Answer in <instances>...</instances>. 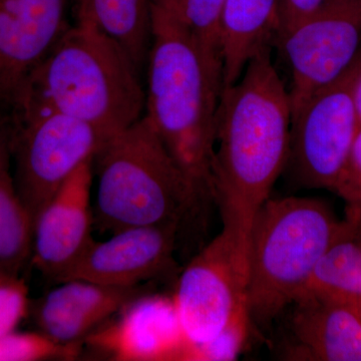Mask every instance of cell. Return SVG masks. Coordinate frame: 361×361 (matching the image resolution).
Segmentation results:
<instances>
[{"instance_id": "obj_1", "label": "cell", "mask_w": 361, "mask_h": 361, "mask_svg": "<svg viewBox=\"0 0 361 361\" xmlns=\"http://www.w3.org/2000/svg\"><path fill=\"white\" fill-rule=\"evenodd\" d=\"M271 49L223 87L217 111L213 200L246 263L252 223L287 166L290 145V97Z\"/></svg>"}, {"instance_id": "obj_2", "label": "cell", "mask_w": 361, "mask_h": 361, "mask_svg": "<svg viewBox=\"0 0 361 361\" xmlns=\"http://www.w3.org/2000/svg\"><path fill=\"white\" fill-rule=\"evenodd\" d=\"M145 118L201 200H213L223 63L183 25L167 0H152Z\"/></svg>"}, {"instance_id": "obj_3", "label": "cell", "mask_w": 361, "mask_h": 361, "mask_svg": "<svg viewBox=\"0 0 361 361\" xmlns=\"http://www.w3.org/2000/svg\"><path fill=\"white\" fill-rule=\"evenodd\" d=\"M141 71L115 40L92 26H68L33 73L18 113L47 106L109 137L145 115Z\"/></svg>"}, {"instance_id": "obj_4", "label": "cell", "mask_w": 361, "mask_h": 361, "mask_svg": "<svg viewBox=\"0 0 361 361\" xmlns=\"http://www.w3.org/2000/svg\"><path fill=\"white\" fill-rule=\"evenodd\" d=\"M361 228L357 216L339 221L324 202L269 198L249 236L247 302L251 329L264 330L302 294L318 261L337 239Z\"/></svg>"}, {"instance_id": "obj_5", "label": "cell", "mask_w": 361, "mask_h": 361, "mask_svg": "<svg viewBox=\"0 0 361 361\" xmlns=\"http://www.w3.org/2000/svg\"><path fill=\"white\" fill-rule=\"evenodd\" d=\"M94 211L104 230L178 224L200 203L148 120L111 137L94 159Z\"/></svg>"}, {"instance_id": "obj_6", "label": "cell", "mask_w": 361, "mask_h": 361, "mask_svg": "<svg viewBox=\"0 0 361 361\" xmlns=\"http://www.w3.org/2000/svg\"><path fill=\"white\" fill-rule=\"evenodd\" d=\"M186 360L194 350L200 360H231L249 330L247 263L231 235L222 230L189 263L173 297Z\"/></svg>"}, {"instance_id": "obj_7", "label": "cell", "mask_w": 361, "mask_h": 361, "mask_svg": "<svg viewBox=\"0 0 361 361\" xmlns=\"http://www.w3.org/2000/svg\"><path fill=\"white\" fill-rule=\"evenodd\" d=\"M11 123L14 182L35 223L59 188L78 169L94 160L111 137L47 106L23 111Z\"/></svg>"}, {"instance_id": "obj_8", "label": "cell", "mask_w": 361, "mask_h": 361, "mask_svg": "<svg viewBox=\"0 0 361 361\" xmlns=\"http://www.w3.org/2000/svg\"><path fill=\"white\" fill-rule=\"evenodd\" d=\"M357 56L348 70L317 90L292 115L290 165L299 184L334 191L361 123L355 90Z\"/></svg>"}, {"instance_id": "obj_9", "label": "cell", "mask_w": 361, "mask_h": 361, "mask_svg": "<svg viewBox=\"0 0 361 361\" xmlns=\"http://www.w3.org/2000/svg\"><path fill=\"white\" fill-rule=\"evenodd\" d=\"M291 73L292 115L344 73L361 49V0H324L278 39Z\"/></svg>"}, {"instance_id": "obj_10", "label": "cell", "mask_w": 361, "mask_h": 361, "mask_svg": "<svg viewBox=\"0 0 361 361\" xmlns=\"http://www.w3.org/2000/svg\"><path fill=\"white\" fill-rule=\"evenodd\" d=\"M68 0H0V113L13 120L28 82L68 28Z\"/></svg>"}, {"instance_id": "obj_11", "label": "cell", "mask_w": 361, "mask_h": 361, "mask_svg": "<svg viewBox=\"0 0 361 361\" xmlns=\"http://www.w3.org/2000/svg\"><path fill=\"white\" fill-rule=\"evenodd\" d=\"M178 224L140 226L92 240L84 253L56 280H85L106 286L135 288L174 264Z\"/></svg>"}, {"instance_id": "obj_12", "label": "cell", "mask_w": 361, "mask_h": 361, "mask_svg": "<svg viewBox=\"0 0 361 361\" xmlns=\"http://www.w3.org/2000/svg\"><path fill=\"white\" fill-rule=\"evenodd\" d=\"M94 160L84 164L42 208L33 223L32 261L54 281L92 243Z\"/></svg>"}, {"instance_id": "obj_13", "label": "cell", "mask_w": 361, "mask_h": 361, "mask_svg": "<svg viewBox=\"0 0 361 361\" xmlns=\"http://www.w3.org/2000/svg\"><path fill=\"white\" fill-rule=\"evenodd\" d=\"M90 341L121 361L184 360L187 348L173 299L161 296H137Z\"/></svg>"}, {"instance_id": "obj_14", "label": "cell", "mask_w": 361, "mask_h": 361, "mask_svg": "<svg viewBox=\"0 0 361 361\" xmlns=\"http://www.w3.org/2000/svg\"><path fill=\"white\" fill-rule=\"evenodd\" d=\"M290 307L288 360L361 361V318L350 306L305 292Z\"/></svg>"}, {"instance_id": "obj_15", "label": "cell", "mask_w": 361, "mask_h": 361, "mask_svg": "<svg viewBox=\"0 0 361 361\" xmlns=\"http://www.w3.org/2000/svg\"><path fill=\"white\" fill-rule=\"evenodd\" d=\"M37 307L42 332L63 345L73 346L139 296L135 288L106 286L85 280L58 283Z\"/></svg>"}, {"instance_id": "obj_16", "label": "cell", "mask_w": 361, "mask_h": 361, "mask_svg": "<svg viewBox=\"0 0 361 361\" xmlns=\"http://www.w3.org/2000/svg\"><path fill=\"white\" fill-rule=\"evenodd\" d=\"M279 0H227L222 21L223 87L276 39Z\"/></svg>"}, {"instance_id": "obj_17", "label": "cell", "mask_w": 361, "mask_h": 361, "mask_svg": "<svg viewBox=\"0 0 361 361\" xmlns=\"http://www.w3.org/2000/svg\"><path fill=\"white\" fill-rule=\"evenodd\" d=\"M13 130L0 121V268L14 276L32 256L33 222L14 182Z\"/></svg>"}, {"instance_id": "obj_18", "label": "cell", "mask_w": 361, "mask_h": 361, "mask_svg": "<svg viewBox=\"0 0 361 361\" xmlns=\"http://www.w3.org/2000/svg\"><path fill=\"white\" fill-rule=\"evenodd\" d=\"M78 23L115 40L142 73L152 44V0H80Z\"/></svg>"}, {"instance_id": "obj_19", "label": "cell", "mask_w": 361, "mask_h": 361, "mask_svg": "<svg viewBox=\"0 0 361 361\" xmlns=\"http://www.w3.org/2000/svg\"><path fill=\"white\" fill-rule=\"evenodd\" d=\"M360 229L344 235L330 245L318 261L302 294L310 292L334 299L361 297Z\"/></svg>"}, {"instance_id": "obj_20", "label": "cell", "mask_w": 361, "mask_h": 361, "mask_svg": "<svg viewBox=\"0 0 361 361\" xmlns=\"http://www.w3.org/2000/svg\"><path fill=\"white\" fill-rule=\"evenodd\" d=\"M167 1L197 42L223 63L222 21L227 0Z\"/></svg>"}, {"instance_id": "obj_21", "label": "cell", "mask_w": 361, "mask_h": 361, "mask_svg": "<svg viewBox=\"0 0 361 361\" xmlns=\"http://www.w3.org/2000/svg\"><path fill=\"white\" fill-rule=\"evenodd\" d=\"M73 346L63 345L47 334L13 331L0 337V361H37L73 353Z\"/></svg>"}, {"instance_id": "obj_22", "label": "cell", "mask_w": 361, "mask_h": 361, "mask_svg": "<svg viewBox=\"0 0 361 361\" xmlns=\"http://www.w3.org/2000/svg\"><path fill=\"white\" fill-rule=\"evenodd\" d=\"M13 275L0 280V337L16 331L28 308L27 288Z\"/></svg>"}, {"instance_id": "obj_23", "label": "cell", "mask_w": 361, "mask_h": 361, "mask_svg": "<svg viewBox=\"0 0 361 361\" xmlns=\"http://www.w3.org/2000/svg\"><path fill=\"white\" fill-rule=\"evenodd\" d=\"M334 191L348 204L349 213L361 218V126Z\"/></svg>"}, {"instance_id": "obj_24", "label": "cell", "mask_w": 361, "mask_h": 361, "mask_svg": "<svg viewBox=\"0 0 361 361\" xmlns=\"http://www.w3.org/2000/svg\"><path fill=\"white\" fill-rule=\"evenodd\" d=\"M323 1L324 0H279L275 42L314 13L316 9L322 6Z\"/></svg>"}, {"instance_id": "obj_25", "label": "cell", "mask_w": 361, "mask_h": 361, "mask_svg": "<svg viewBox=\"0 0 361 361\" xmlns=\"http://www.w3.org/2000/svg\"><path fill=\"white\" fill-rule=\"evenodd\" d=\"M360 68L358 71L357 78H356L355 97L356 108H357L358 116H360V121L361 123V49L360 51Z\"/></svg>"}, {"instance_id": "obj_26", "label": "cell", "mask_w": 361, "mask_h": 361, "mask_svg": "<svg viewBox=\"0 0 361 361\" xmlns=\"http://www.w3.org/2000/svg\"><path fill=\"white\" fill-rule=\"evenodd\" d=\"M336 300L348 304L361 318V297H358V298L336 299Z\"/></svg>"}, {"instance_id": "obj_27", "label": "cell", "mask_w": 361, "mask_h": 361, "mask_svg": "<svg viewBox=\"0 0 361 361\" xmlns=\"http://www.w3.org/2000/svg\"><path fill=\"white\" fill-rule=\"evenodd\" d=\"M6 275L9 274H7V273L4 272V271L2 270L1 268H0V280H1L2 278L6 277Z\"/></svg>"}, {"instance_id": "obj_28", "label": "cell", "mask_w": 361, "mask_h": 361, "mask_svg": "<svg viewBox=\"0 0 361 361\" xmlns=\"http://www.w3.org/2000/svg\"><path fill=\"white\" fill-rule=\"evenodd\" d=\"M357 238L360 240L361 241V228L360 230H358V232H357Z\"/></svg>"}, {"instance_id": "obj_29", "label": "cell", "mask_w": 361, "mask_h": 361, "mask_svg": "<svg viewBox=\"0 0 361 361\" xmlns=\"http://www.w3.org/2000/svg\"><path fill=\"white\" fill-rule=\"evenodd\" d=\"M173 1H175V0H173Z\"/></svg>"}]
</instances>
